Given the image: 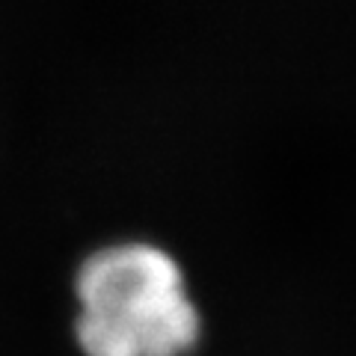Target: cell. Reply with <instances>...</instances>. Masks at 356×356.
I'll list each match as a JSON object with an SVG mask.
<instances>
[{
  "label": "cell",
  "mask_w": 356,
  "mask_h": 356,
  "mask_svg": "<svg viewBox=\"0 0 356 356\" xmlns=\"http://www.w3.org/2000/svg\"><path fill=\"white\" fill-rule=\"evenodd\" d=\"M74 341L83 356H187L202 312L181 261L158 241L116 238L74 270Z\"/></svg>",
  "instance_id": "obj_1"
}]
</instances>
